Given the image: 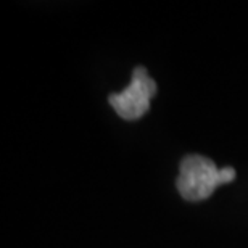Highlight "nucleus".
<instances>
[{
    "instance_id": "1",
    "label": "nucleus",
    "mask_w": 248,
    "mask_h": 248,
    "mask_svg": "<svg viewBox=\"0 0 248 248\" xmlns=\"http://www.w3.org/2000/svg\"><path fill=\"white\" fill-rule=\"evenodd\" d=\"M177 190L188 202H202L213 195L219 181V168L215 161L202 155H188L181 161Z\"/></svg>"
},
{
    "instance_id": "2",
    "label": "nucleus",
    "mask_w": 248,
    "mask_h": 248,
    "mask_svg": "<svg viewBox=\"0 0 248 248\" xmlns=\"http://www.w3.org/2000/svg\"><path fill=\"white\" fill-rule=\"evenodd\" d=\"M156 93V82L145 68L139 66L132 71V79L124 91L111 93L108 102L115 111L127 121L142 118L150 108L152 97Z\"/></svg>"
},
{
    "instance_id": "3",
    "label": "nucleus",
    "mask_w": 248,
    "mask_h": 248,
    "mask_svg": "<svg viewBox=\"0 0 248 248\" xmlns=\"http://www.w3.org/2000/svg\"><path fill=\"white\" fill-rule=\"evenodd\" d=\"M235 179V170L234 168H222L219 170V181L221 184H229Z\"/></svg>"
}]
</instances>
